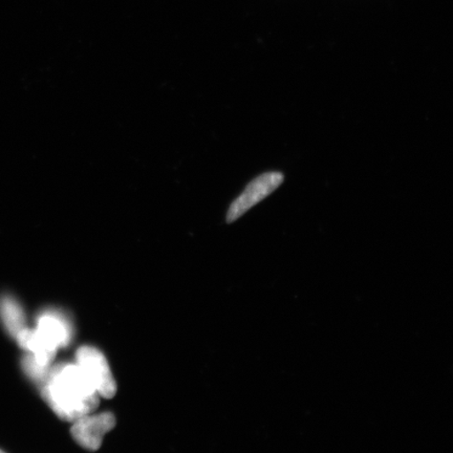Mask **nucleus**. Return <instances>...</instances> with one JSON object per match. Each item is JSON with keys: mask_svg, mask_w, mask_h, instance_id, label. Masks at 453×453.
<instances>
[{"mask_svg": "<svg viewBox=\"0 0 453 453\" xmlns=\"http://www.w3.org/2000/svg\"><path fill=\"white\" fill-rule=\"evenodd\" d=\"M71 337V327L66 319L50 311L39 317L35 330L27 327L16 340L37 364L50 367L57 349L69 344Z\"/></svg>", "mask_w": 453, "mask_h": 453, "instance_id": "f03ea898", "label": "nucleus"}, {"mask_svg": "<svg viewBox=\"0 0 453 453\" xmlns=\"http://www.w3.org/2000/svg\"><path fill=\"white\" fill-rule=\"evenodd\" d=\"M22 365H24L25 372L27 373V376L34 379V380L37 382H44L45 379H47L50 370V367L42 366L33 358L31 355H27L25 357L24 361H22Z\"/></svg>", "mask_w": 453, "mask_h": 453, "instance_id": "0eeeda50", "label": "nucleus"}, {"mask_svg": "<svg viewBox=\"0 0 453 453\" xmlns=\"http://www.w3.org/2000/svg\"><path fill=\"white\" fill-rule=\"evenodd\" d=\"M77 365L92 383L96 392L104 398H112L116 394V382L104 354L92 347H82L77 350Z\"/></svg>", "mask_w": 453, "mask_h": 453, "instance_id": "7ed1b4c3", "label": "nucleus"}, {"mask_svg": "<svg viewBox=\"0 0 453 453\" xmlns=\"http://www.w3.org/2000/svg\"><path fill=\"white\" fill-rule=\"evenodd\" d=\"M0 453H4L3 450H0Z\"/></svg>", "mask_w": 453, "mask_h": 453, "instance_id": "6e6552de", "label": "nucleus"}, {"mask_svg": "<svg viewBox=\"0 0 453 453\" xmlns=\"http://www.w3.org/2000/svg\"><path fill=\"white\" fill-rule=\"evenodd\" d=\"M42 395L50 409L65 421H76L99 405V395L77 365L50 368Z\"/></svg>", "mask_w": 453, "mask_h": 453, "instance_id": "f257e3e1", "label": "nucleus"}, {"mask_svg": "<svg viewBox=\"0 0 453 453\" xmlns=\"http://www.w3.org/2000/svg\"><path fill=\"white\" fill-rule=\"evenodd\" d=\"M116 418L111 412L92 416L90 413L73 421L72 435L79 445L88 450L100 449L104 435L115 427Z\"/></svg>", "mask_w": 453, "mask_h": 453, "instance_id": "39448f33", "label": "nucleus"}, {"mask_svg": "<svg viewBox=\"0 0 453 453\" xmlns=\"http://www.w3.org/2000/svg\"><path fill=\"white\" fill-rule=\"evenodd\" d=\"M0 316L7 330L13 337L26 330V317L19 303L12 297L0 299Z\"/></svg>", "mask_w": 453, "mask_h": 453, "instance_id": "423d86ee", "label": "nucleus"}, {"mask_svg": "<svg viewBox=\"0 0 453 453\" xmlns=\"http://www.w3.org/2000/svg\"><path fill=\"white\" fill-rule=\"evenodd\" d=\"M283 174L280 172L265 173L258 175L252 182L249 183L242 194L231 203L228 213H226V223H234L242 215L257 205L259 202L268 197L282 184Z\"/></svg>", "mask_w": 453, "mask_h": 453, "instance_id": "20e7f679", "label": "nucleus"}]
</instances>
